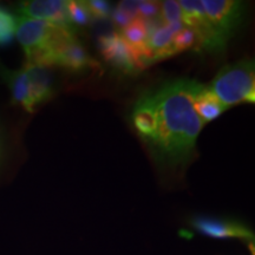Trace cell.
<instances>
[{
	"mask_svg": "<svg viewBox=\"0 0 255 255\" xmlns=\"http://www.w3.org/2000/svg\"><path fill=\"white\" fill-rule=\"evenodd\" d=\"M194 79H176L152 90L157 130L149 146L162 163L186 165L195 155L196 141L203 124L191 101Z\"/></svg>",
	"mask_w": 255,
	"mask_h": 255,
	"instance_id": "6da1fadb",
	"label": "cell"
},
{
	"mask_svg": "<svg viewBox=\"0 0 255 255\" xmlns=\"http://www.w3.org/2000/svg\"><path fill=\"white\" fill-rule=\"evenodd\" d=\"M209 87L226 108L240 103H254V62L252 59H242L223 66Z\"/></svg>",
	"mask_w": 255,
	"mask_h": 255,
	"instance_id": "7a4b0ae2",
	"label": "cell"
},
{
	"mask_svg": "<svg viewBox=\"0 0 255 255\" xmlns=\"http://www.w3.org/2000/svg\"><path fill=\"white\" fill-rule=\"evenodd\" d=\"M73 31L71 26H60L24 15L15 18L14 34L19 44L23 46L26 63H37L60 38Z\"/></svg>",
	"mask_w": 255,
	"mask_h": 255,
	"instance_id": "3957f363",
	"label": "cell"
},
{
	"mask_svg": "<svg viewBox=\"0 0 255 255\" xmlns=\"http://www.w3.org/2000/svg\"><path fill=\"white\" fill-rule=\"evenodd\" d=\"M36 64L47 68L60 66L73 72L100 68L98 63L88 55L87 50L77 40L75 32H70L60 38Z\"/></svg>",
	"mask_w": 255,
	"mask_h": 255,
	"instance_id": "277c9868",
	"label": "cell"
},
{
	"mask_svg": "<svg viewBox=\"0 0 255 255\" xmlns=\"http://www.w3.org/2000/svg\"><path fill=\"white\" fill-rule=\"evenodd\" d=\"M182 11V23L195 34L196 43L201 49L209 52H222L227 40L215 30L207 17L202 1L199 0H181L178 1Z\"/></svg>",
	"mask_w": 255,
	"mask_h": 255,
	"instance_id": "5b68a950",
	"label": "cell"
},
{
	"mask_svg": "<svg viewBox=\"0 0 255 255\" xmlns=\"http://www.w3.org/2000/svg\"><path fill=\"white\" fill-rule=\"evenodd\" d=\"M203 8L220 36L228 41L241 24L245 5L239 0H203Z\"/></svg>",
	"mask_w": 255,
	"mask_h": 255,
	"instance_id": "8992f818",
	"label": "cell"
},
{
	"mask_svg": "<svg viewBox=\"0 0 255 255\" xmlns=\"http://www.w3.org/2000/svg\"><path fill=\"white\" fill-rule=\"evenodd\" d=\"M191 225L201 234L214 239H240L247 242L254 241V234L247 226L231 220L214 218H195Z\"/></svg>",
	"mask_w": 255,
	"mask_h": 255,
	"instance_id": "52a82bcc",
	"label": "cell"
},
{
	"mask_svg": "<svg viewBox=\"0 0 255 255\" xmlns=\"http://www.w3.org/2000/svg\"><path fill=\"white\" fill-rule=\"evenodd\" d=\"M66 5L68 1L65 0H31L20 2L18 11L24 17L50 21L60 26H71Z\"/></svg>",
	"mask_w": 255,
	"mask_h": 255,
	"instance_id": "ba28073f",
	"label": "cell"
},
{
	"mask_svg": "<svg viewBox=\"0 0 255 255\" xmlns=\"http://www.w3.org/2000/svg\"><path fill=\"white\" fill-rule=\"evenodd\" d=\"M100 49L104 59L114 68L126 73L137 71L131 50L119 32L102 36L100 38Z\"/></svg>",
	"mask_w": 255,
	"mask_h": 255,
	"instance_id": "9c48e42d",
	"label": "cell"
},
{
	"mask_svg": "<svg viewBox=\"0 0 255 255\" xmlns=\"http://www.w3.org/2000/svg\"><path fill=\"white\" fill-rule=\"evenodd\" d=\"M131 122L138 136L150 146L155 141L157 130V117L150 91L137 100L131 113Z\"/></svg>",
	"mask_w": 255,
	"mask_h": 255,
	"instance_id": "30bf717a",
	"label": "cell"
},
{
	"mask_svg": "<svg viewBox=\"0 0 255 255\" xmlns=\"http://www.w3.org/2000/svg\"><path fill=\"white\" fill-rule=\"evenodd\" d=\"M193 107L203 126L210 121L218 119L228 108L223 105L209 85L201 84L197 81L194 83L193 95H191Z\"/></svg>",
	"mask_w": 255,
	"mask_h": 255,
	"instance_id": "8fae6325",
	"label": "cell"
},
{
	"mask_svg": "<svg viewBox=\"0 0 255 255\" xmlns=\"http://www.w3.org/2000/svg\"><path fill=\"white\" fill-rule=\"evenodd\" d=\"M28 84L34 107L51 100L53 95V75L51 68L38 64L25 63Z\"/></svg>",
	"mask_w": 255,
	"mask_h": 255,
	"instance_id": "7c38bea8",
	"label": "cell"
},
{
	"mask_svg": "<svg viewBox=\"0 0 255 255\" xmlns=\"http://www.w3.org/2000/svg\"><path fill=\"white\" fill-rule=\"evenodd\" d=\"M2 77H4L5 82L7 83L13 103L21 105L27 113H33L36 107H34L33 100H32L30 84H28V78L25 69H4L2 70Z\"/></svg>",
	"mask_w": 255,
	"mask_h": 255,
	"instance_id": "4fadbf2b",
	"label": "cell"
},
{
	"mask_svg": "<svg viewBox=\"0 0 255 255\" xmlns=\"http://www.w3.org/2000/svg\"><path fill=\"white\" fill-rule=\"evenodd\" d=\"M124 41L129 45L130 49L133 47H141L146 45L148 40V27H146V20L137 17L131 23H129L126 27L121 28L119 32Z\"/></svg>",
	"mask_w": 255,
	"mask_h": 255,
	"instance_id": "5bb4252c",
	"label": "cell"
},
{
	"mask_svg": "<svg viewBox=\"0 0 255 255\" xmlns=\"http://www.w3.org/2000/svg\"><path fill=\"white\" fill-rule=\"evenodd\" d=\"M68 17L70 25L87 26L91 23L92 15L89 11L87 2L79 0H68Z\"/></svg>",
	"mask_w": 255,
	"mask_h": 255,
	"instance_id": "9a60e30c",
	"label": "cell"
},
{
	"mask_svg": "<svg viewBox=\"0 0 255 255\" xmlns=\"http://www.w3.org/2000/svg\"><path fill=\"white\" fill-rule=\"evenodd\" d=\"M159 14L162 17V21L165 25L182 23V11H181V6L178 1H174V0L162 1Z\"/></svg>",
	"mask_w": 255,
	"mask_h": 255,
	"instance_id": "2e32d148",
	"label": "cell"
},
{
	"mask_svg": "<svg viewBox=\"0 0 255 255\" xmlns=\"http://www.w3.org/2000/svg\"><path fill=\"white\" fill-rule=\"evenodd\" d=\"M15 33V17L0 7V45L7 44Z\"/></svg>",
	"mask_w": 255,
	"mask_h": 255,
	"instance_id": "e0dca14e",
	"label": "cell"
},
{
	"mask_svg": "<svg viewBox=\"0 0 255 255\" xmlns=\"http://www.w3.org/2000/svg\"><path fill=\"white\" fill-rule=\"evenodd\" d=\"M196 44L195 34L194 32L184 26L182 30L178 31L176 34L174 36L173 39V50L174 53H180L184 50L190 49Z\"/></svg>",
	"mask_w": 255,
	"mask_h": 255,
	"instance_id": "ac0fdd59",
	"label": "cell"
},
{
	"mask_svg": "<svg viewBox=\"0 0 255 255\" xmlns=\"http://www.w3.org/2000/svg\"><path fill=\"white\" fill-rule=\"evenodd\" d=\"M87 2V6L90 11L92 18L104 19L110 15V4L104 0H90Z\"/></svg>",
	"mask_w": 255,
	"mask_h": 255,
	"instance_id": "d6986e66",
	"label": "cell"
},
{
	"mask_svg": "<svg viewBox=\"0 0 255 255\" xmlns=\"http://www.w3.org/2000/svg\"><path fill=\"white\" fill-rule=\"evenodd\" d=\"M161 2L158 1H138V17L149 19L159 14Z\"/></svg>",
	"mask_w": 255,
	"mask_h": 255,
	"instance_id": "ffe728a7",
	"label": "cell"
},
{
	"mask_svg": "<svg viewBox=\"0 0 255 255\" xmlns=\"http://www.w3.org/2000/svg\"><path fill=\"white\" fill-rule=\"evenodd\" d=\"M111 17H113V20L114 23L116 25H119V26L121 28L126 27L128 24L131 23V21L133 20V18L130 17L129 14H127L126 12L121 11V9L117 7L115 11L113 12V14H111Z\"/></svg>",
	"mask_w": 255,
	"mask_h": 255,
	"instance_id": "44dd1931",
	"label": "cell"
},
{
	"mask_svg": "<svg viewBox=\"0 0 255 255\" xmlns=\"http://www.w3.org/2000/svg\"><path fill=\"white\" fill-rule=\"evenodd\" d=\"M117 7H119L121 11L126 12L127 14H129L130 17L133 19L138 17V1H132V0H129V1H121Z\"/></svg>",
	"mask_w": 255,
	"mask_h": 255,
	"instance_id": "7402d4cb",
	"label": "cell"
}]
</instances>
